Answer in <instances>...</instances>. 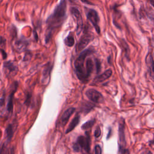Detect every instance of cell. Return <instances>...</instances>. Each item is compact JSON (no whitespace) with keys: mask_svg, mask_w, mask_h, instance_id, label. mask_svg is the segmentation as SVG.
<instances>
[{"mask_svg":"<svg viewBox=\"0 0 154 154\" xmlns=\"http://www.w3.org/2000/svg\"><path fill=\"white\" fill-rule=\"evenodd\" d=\"M66 0H61L52 13L48 17L46 21L47 28L45 34V42L46 43L51 40L54 31L63 23L66 17Z\"/></svg>","mask_w":154,"mask_h":154,"instance_id":"obj_1","label":"cell"},{"mask_svg":"<svg viewBox=\"0 0 154 154\" xmlns=\"http://www.w3.org/2000/svg\"><path fill=\"white\" fill-rule=\"evenodd\" d=\"M93 52V50L91 48L85 49L76 59L74 63L75 73L78 78L82 82H86L88 80L87 75L85 66H84V62L87 56L90 55Z\"/></svg>","mask_w":154,"mask_h":154,"instance_id":"obj_2","label":"cell"},{"mask_svg":"<svg viewBox=\"0 0 154 154\" xmlns=\"http://www.w3.org/2000/svg\"><path fill=\"white\" fill-rule=\"evenodd\" d=\"M85 136L81 135L78 137L76 141L73 145V150L76 152L81 151L82 149L87 153L90 150V136L87 132H85Z\"/></svg>","mask_w":154,"mask_h":154,"instance_id":"obj_3","label":"cell"},{"mask_svg":"<svg viewBox=\"0 0 154 154\" xmlns=\"http://www.w3.org/2000/svg\"><path fill=\"white\" fill-rule=\"evenodd\" d=\"M87 19L91 23L96 32L99 34L100 29L99 25V17L97 12L93 9H88L87 12Z\"/></svg>","mask_w":154,"mask_h":154,"instance_id":"obj_4","label":"cell"},{"mask_svg":"<svg viewBox=\"0 0 154 154\" xmlns=\"http://www.w3.org/2000/svg\"><path fill=\"white\" fill-rule=\"evenodd\" d=\"M125 121L122 119L119 122V149L120 152L125 153V146H126V140H125Z\"/></svg>","mask_w":154,"mask_h":154,"instance_id":"obj_5","label":"cell"},{"mask_svg":"<svg viewBox=\"0 0 154 154\" xmlns=\"http://www.w3.org/2000/svg\"><path fill=\"white\" fill-rule=\"evenodd\" d=\"M70 12L71 14L76 22V34L78 35L82 31V28H83V20L82 18V16L79 12V11L75 7H72L70 9Z\"/></svg>","mask_w":154,"mask_h":154,"instance_id":"obj_6","label":"cell"},{"mask_svg":"<svg viewBox=\"0 0 154 154\" xmlns=\"http://www.w3.org/2000/svg\"><path fill=\"white\" fill-rule=\"evenodd\" d=\"M93 39V35L91 33L88 31L85 32L83 34V35L81 36L78 43L76 45V52L84 49Z\"/></svg>","mask_w":154,"mask_h":154,"instance_id":"obj_7","label":"cell"},{"mask_svg":"<svg viewBox=\"0 0 154 154\" xmlns=\"http://www.w3.org/2000/svg\"><path fill=\"white\" fill-rule=\"evenodd\" d=\"M85 95L89 99V100L94 103H99L103 102L104 100L102 94L94 88L88 89L85 92Z\"/></svg>","mask_w":154,"mask_h":154,"instance_id":"obj_8","label":"cell"},{"mask_svg":"<svg viewBox=\"0 0 154 154\" xmlns=\"http://www.w3.org/2000/svg\"><path fill=\"white\" fill-rule=\"evenodd\" d=\"M3 70L7 76L13 77L18 72L17 66L12 61H5L3 64Z\"/></svg>","mask_w":154,"mask_h":154,"instance_id":"obj_9","label":"cell"},{"mask_svg":"<svg viewBox=\"0 0 154 154\" xmlns=\"http://www.w3.org/2000/svg\"><path fill=\"white\" fill-rule=\"evenodd\" d=\"M52 68V66L51 65V63H48V64H46L42 72V79H41V82L42 84H46L49 82L50 79V74H51Z\"/></svg>","mask_w":154,"mask_h":154,"instance_id":"obj_10","label":"cell"},{"mask_svg":"<svg viewBox=\"0 0 154 154\" xmlns=\"http://www.w3.org/2000/svg\"><path fill=\"white\" fill-rule=\"evenodd\" d=\"M75 108L73 107L69 108L67 109L62 114L61 118H60V123L62 126L66 125L67 122H68L69 118L70 116L73 114V113L75 112Z\"/></svg>","mask_w":154,"mask_h":154,"instance_id":"obj_11","label":"cell"},{"mask_svg":"<svg viewBox=\"0 0 154 154\" xmlns=\"http://www.w3.org/2000/svg\"><path fill=\"white\" fill-rule=\"evenodd\" d=\"M112 70L111 69H108V70H105L101 75L97 76L94 79V82H102L105 81L106 79H107L108 78H109L112 75Z\"/></svg>","mask_w":154,"mask_h":154,"instance_id":"obj_12","label":"cell"},{"mask_svg":"<svg viewBox=\"0 0 154 154\" xmlns=\"http://www.w3.org/2000/svg\"><path fill=\"white\" fill-rule=\"evenodd\" d=\"M79 120H80V116L77 114L73 119L70 122L68 128H67V129L66 130L65 133L66 134H68L70 132L72 131L73 130V129L78 125L79 122Z\"/></svg>","mask_w":154,"mask_h":154,"instance_id":"obj_13","label":"cell"},{"mask_svg":"<svg viewBox=\"0 0 154 154\" xmlns=\"http://www.w3.org/2000/svg\"><path fill=\"white\" fill-rule=\"evenodd\" d=\"M94 64L93 60L91 58H88L85 62V69H86L87 75L88 78L94 70Z\"/></svg>","mask_w":154,"mask_h":154,"instance_id":"obj_14","label":"cell"},{"mask_svg":"<svg viewBox=\"0 0 154 154\" xmlns=\"http://www.w3.org/2000/svg\"><path fill=\"white\" fill-rule=\"evenodd\" d=\"M14 45L17 51H18L19 52H22L26 48L28 43L26 40H24L23 39H20L15 42Z\"/></svg>","mask_w":154,"mask_h":154,"instance_id":"obj_15","label":"cell"},{"mask_svg":"<svg viewBox=\"0 0 154 154\" xmlns=\"http://www.w3.org/2000/svg\"><path fill=\"white\" fill-rule=\"evenodd\" d=\"M17 87V86L15 87V88L11 91V93H10V94L8 96V103H7V109L8 112H13V96H14V94L15 91H16Z\"/></svg>","mask_w":154,"mask_h":154,"instance_id":"obj_16","label":"cell"},{"mask_svg":"<svg viewBox=\"0 0 154 154\" xmlns=\"http://www.w3.org/2000/svg\"><path fill=\"white\" fill-rule=\"evenodd\" d=\"M146 63L149 68L151 75L154 78V62L152 56L150 54H149L146 57Z\"/></svg>","mask_w":154,"mask_h":154,"instance_id":"obj_17","label":"cell"},{"mask_svg":"<svg viewBox=\"0 0 154 154\" xmlns=\"http://www.w3.org/2000/svg\"><path fill=\"white\" fill-rule=\"evenodd\" d=\"M14 129L13 128V125L12 124H9L5 129V135L8 141H10L11 140L14 134Z\"/></svg>","mask_w":154,"mask_h":154,"instance_id":"obj_18","label":"cell"},{"mask_svg":"<svg viewBox=\"0 0 154 154\" xmlns=\"http://www.w3.org/2000/svg\"><path fill=\"white\" fill-rule=\"evenodd\" d=\"M5 43H6L5 39L4 37H0V50L2 52V57H3L4 59H5L7 56V55L5 51V45H6Z\"/></svg>","mask_w":154,"mask_h":154,"instance_id":"obj_19","label":"cell"},{"mask_svg":"<svg viewBox=\"0 0 154 154\" xmlns=\"http://www.w3.org/2000/svg\"><path fill=\"white\" fill-rule=\"evenodd\" d=\"M64 43L66 46L69 47H72L75 44V39L73 35L70 33L69 34L64 40Z\"/></svg>","mask_w":154,"mask_h":154,"instance_id":"obj_20","label":"cell"},{"mask_svg":"<svg viewBox=\"0 0 154 154\" xmlns=\"http://www.w3.org/2000/svg\"><path fill=\"white\" fill-rule=\"evenodd\" d=\"M95 123V119H91L87 122H86L85 123H84L82 126L81 129L83 130H87L88 129H90L94 124Z\"/></svg>","mask_w":154,"mask_h":154,"instance_id":"obj_21","label":"cell"},{"mask_svg":"<svg viewBox=\"0 0 154 154\" xmlns=\"http://www.w3.org/2000/svg\"><path fill=\"white\" fill-rule=\"evenodd\" d=\"M94 106V105L91 104L90 103H84V105L82 106H81L82 111L83 112H84L85 114H87L90 111V110L93 108V107Z\"/></svg>","mask_w":154,"mask_h":154,"instance_id":"obj_22","label":"cell"},{"mask_svg":"<svg viewBox=\"0 0 154 154\" xmlns=\"http://www.w3.org/2000/svg\"><path fill=\"white\" fill-rule=\"evenodd\" d=\"M101 134V131H100V129L99 128V126H97L94 131V137L96 138H98L100 137Z\"/></svg>","mask_w":154,"mask_h":154,"instance_id":"obj_23","label":"cell"},{"mask_svg":"<svg viewBox=\"0 0 154 154\" xmlns=\"http://www.w3.org/2000/svg\"><path fill=\"white\" fill-rule=\"evenodd\" d=\"M95 64H96V68L97 73H98V72H99V71L100 70V63L99 61L97 59L95 60Z\"/></svg>","mask_w":154,"mask_h":154,"instance_id":"obj_24","label":"cell"},{"mask_svg":"<svg viewBox=\"0 0 154 154\" xmlns=\"http://www.w3.org/2000/svg\"><path fill=\"white\" fill-rule=\"evenodd\" d=\"M94 153L96 154H100L102 153L101 147H100L99 145H96L94 147Z\"/></svg>","mask_w":154,"mask_h":154,"instance_id":"obj_25","label":"cell"},{"mask_svg":"<svg viewBox=\"0 0 154 154\" xmlns=\"http://www.w3.org/2000/svg\"><path fill=\"white\" fill-rule=\"evenodd\" d=\"M84 3H87L88 4H92L91 3H90L89 1H88L87 0H81Z\"/></svg>","mask_w":154,"mask_h":154,"instance_id":"obj_26","label":"cell"},{"mask_svg":"<svg viewBox=\"0 0 154 154\" xmlns=\"http://www.w3.org/2000/svg\"><path fill=\"white\" fill-rule=\"evenodd\" d=\"M150 4L154 7V0H150Z\"/></svg>","mask_w":154,"mask_h":154,"instance_id":"obj_27","label":"cell"},{"mask_svg":"<svg viewBox=\"0 0 154 154\" xmlns=\"http://www.w3.org/2000/svg\"><path fill=\"white\" fill-rule=\"evenodd\" d=\"M111 129H109V133H108V136H107V138H109V136H110V132H111Z\"/></svg>","mask_w":154,"mask_h":154,"instance_id":"obj_28","label":"cell"}]
</instances>
